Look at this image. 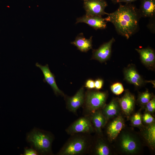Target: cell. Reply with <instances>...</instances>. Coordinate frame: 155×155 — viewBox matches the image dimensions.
<instances>
[{
  "label": "cell",
  "mask_w": 155,
  "mask_h": 155,
  "mask_svg": "<svg viewBox=\"0 0 155 155\" xmlns=\"http://www.w3.org/2000/svg\"><path fill=\"white\" fill-rule=\"evenodd\" d=\"M119 3L117 9L108 13L104 20L113 25L118 34L128 39L138 30L141 17L139 9L135 5L131 3Z\"/></svg>",
  "instance_id": "obj_1"
},
{
  "label": "cell",
  "mask_w": 155,
  "mask_h": 155,
  "mask_svg": "<svg viewBox=\"0 0 155 155\" xmlns=\"http://www.w3.org/2000/svg\"><path fill=\"white\" fill-rule=\"evenodd\" d=\"M54 136L49 132L34 128L26 135V141L40 155L52 154Z\"/></svg>",
  "instance_id": "obj_2"
},
{
  "label": "cell",
  "mask_w": 155,
  "mask_h": 155,
  "mask_svg": "<svg viewBox=\"0 0 155 155\" xmlns=\"http://www.w3.org/2000/svg\"><path fill=\"white\" fill-rule=\"evenodd\" d=\"M57 153L59 155H78L85 154L88 147V141L85 136L72 135Z\"/></svg>",
  "instance_id": "obj_3"
},
{
  "label": "cell",
  "mask_w": 155,
  "mask_h": 155,
  "mask_svg": "<svg viewBox=\"0 0 155 155\" xmlns=\"http://www.w3.org/2000/svg\"><path fill=\"white\" fill-rule=\"evenodd\" d=\"M107 96L105 92L88 90L85 94L84 105L88 111L93 113L104 106Z\"/></svg>",
  "instance_id": "obj_4"
},
{
  "label": "cell",
  "mask_w": 155,
  "mask_h": 155,
  "mask_svg": "<svg viewBox=\"0 0 155 155\" xmlns=\"http://www.w3.org/2000/svg\"><path fill=\"white\" fill-rule=\"evenodd\" d=\"M93 130L90 118L87 116L81 117L73 123L66 129V131L72 135L78 133H88Z\"/></svg>",
  "instance_id": "obj_5"
},
{
  "label": "cell",
  "mask_w": 155,
  "mask_h": 155,
  "mask_svg": "<svg viewBox=\"0 0 155 155\" xmlns=\"http://www.w3.org/2000/svg\"><path fill=\"white\" fill-rule=\"evenodd\" d=\"M108 6L105 0H88L84 1V7L86 14L92 16H102L108 13L105 11Z\"/></svg>",
  "instance_id": "obj_6"
},
{
  "label": "cell",
  "mask_w": 155,
  "mask_h": 155,
  "mask_svg": "<svg viewBox=\"0 0 155 155\" xmlns=\"http://www.w3.org/2000/svg\"><path fill=\"white\" fill-rule=\"evenodd\" d=\"M115 41L114 38H112L98 49L93 50L91 59L97 60L101 63L108 60L111 57L112 45Z\"/></svg>",
  "instance_id": "obj_7"
},
{
  "label": "cell",
  "mask_w": 155,
  "mask_h": 155,
  "mask_svg": "<svg viewBox=\"0 0 155 155\" xmlns=\"http://www.w3.org/2000/svg\"><path fill=\"white\" fill-rule=\"evenodd\" d=\"M85 94L83 86L71 97L66 98V107L70 111L76 113L77 110L84 105L85 102Z\"/></svg>",
  "instance_id": "obj_8"
},
{
  "label": "cell",
  "mask_w": 155,
  "mask_h": 155,
  "mask_svg": "<svg viewBox=\"0 0 155 155\" xmlns=\"http://www.w3.org/2000/svg\"><path fill=\"white\" fill-rule=\"evenodd\" d=\"M36 66L39 67L42 71L44 76L43 81L46 82L52 89L56 95L64 96V94L58 87L56 83L54 75L51 71L48 65H42L38 63H36Z\"/></svg>",
  "instance_id": "obj_9"
},
{
  "label": "cell",
  "mask_w": 155,
  "mask_h": 155,
  "mask_svg": "<svg viewBox=\"0 0 155 155\" xmlns=\"http://www.w3.org/2000/svg\"><path fill=\"white\" fill-rule=\"evenodd\" d=\"M106 22L102 16H92L86 14L76 19V24L84 23L95 30L104 29L106 27Z\"/></svg>",
  "instance_id": "obj_10"
},
{
  "label": "cell",
  "mask_w": 155,
  "mask_h": 155,
  "mask_svg": "<svg viewBox=\"0 0 155 155\" xmlns=\"http://www.w3.org/2000/svg\"><path fill=\"white\" fill-rule=\"evenodd\" d=\"M139 53L142 63L149 68H153L155 66V54L154 50L151 48L136 49Z\"/></svg>",
  "instance_id": "obj_11"
},
{
  "label": "cell",
  "mask_w": 155,
  "mask_h": 155,
  "mask_svg": "<svg viewBox=\"0 0 155 155\" xmlns=\"http://www.w3.org/2000/svg\"><path fill=\"white\" fill-rule=\"evenodd\" d=\"M124 74L125 79L135 86L140 87L144 84L143 80L133 66L131 65L125 69Z\"/></svg>",
  "instance_id": "obj_12"
},
{
  "label": "cell",
  "mask_w": 155,
  "mask_h": 155,
  "mask_svg": "<svg viewBox=\"0 0 155 155\" xmlns=\"http://www.w3.org/2000/svg\"><path fill=\"white\" fill-rule=\"evenodd\" d=\"M119 104L124 113L129 115L133 111L135 104L134 96L127 90H126L124 95L118 100Z\"/></svg>",
  "instance_id": "obj_13"
},
{
  "label": "cell",
  "mask_w": 155,
  "mask_h": 155,
  "mask_svg": "<svg viewBox=\"0 0 155 155\" xmlns=\"http://www.w3.org/2000/svg\"><path fill=\"white\" fill-rule=\"evenodd\" d=\"M139 11L141 17L155 18V0H140Z\"/></svg>",
  "instance_id": "obj_14"
},
{
  "label": "cell",
  "mask_w": 155,
  "mask_h": 155,
  "mask_svg": "<svg viewBox=\"0 0 155 155\" xmlns=\"http://www.w3.org/2000/svg\"><path fill=\"white\" fill-rule=\"evenodd\" d=\"M124 126V121L120 116L116 118L109 124L107 129V133L111 140L115 139L117 136Z\"/></svg>",
  "instance_id": "obj_15"
},
{
  "label": "cell",
  "mask_w": 155,
  "mask_h": 155,
  "mask_svg": "<svg viewBox=\"0 0 155 155\" xmlns=\"http://www.w3.org/2000/svg\"><path fill=\"white\" fill-rule=\"evenodd\" d=\"M92 36L89 38H86L82 33L79 34L71 44L75 46L82 52H86L92 49Z\"/></svg>",
  "instance_id": "obj_16"
},
{
  "label": "cell",
  "mask_w": 155,
  "mask_h": 155,
  "mask_svg": "<svg viewBox=\"0 0 155 155\" xmlns=\"http://www.w3.org/2000/svg\"><path fill=\"white\" fill-rule=\"evenodd\" d=\"M121 146L123 150L128 153H133L138 149L137 143L129 135L124 134L121 139Z\"/></svg>",
  "instance_id": "obj_17"
},
{
  "label": "cell",
  "mask_w": 155,
  "mask_h": 155,
  "mask_svg": "<svg viewBox=\"0 0 155 155\" xmlns=\"http://www.w3.org/2000/svg\"><path fill=\"white\" fill-rule=\"evenodd\" d=\"M118 100L114 99L103 107L102 113L106 119L116 115L119 110Z\"/></svg>",
  "instance_id": "obj_18"
},
{
  "label": "cell",
  "mask_w": 155,
  "mask_h": 155,
  "mask_svg": "<svg viewBox=\"0 0 155 155\" xmlns=\"http://www.w3.org/2000/svg\"><path fill=\"white\" fill-rule=\"evenodd\" d=\"M90 119L96 131L100 133L102 128L105 125L106 121V119L102 111L98 110L93 112Z\"/></svg>",
  "instance_id": "obj_19"
},
{
  "label": "cell",
  "mask_w": 155,
  "mask_h": 155,
  "mask_svg": "<svg viewBox=\"0 0 155 155\" xmlns=\"http://www.w3.org/2000/svg\"><path fill=\"white\" fill-rule=\"evenodd\" d=\"M145 138L150 146L154 147L155 144V125L152 124L148 126L144 133Z\"/></svg>",
  "instance_id": "obj_20"
},
{
  "label": "cell",
  "mask_w": 155,
  "mask_h": 155,
  "mask_svg": "<svg viewBox=\"0 0 155 155\" xmlns=\"http://www.w3.org/2000/svg\"><path fill=\"white\" fill-rule=\"evenodd\" d=\"M95 152L98 155H108L110 150L108 147L103 142L98 141L95 148Z\"/></svg>",
  "instance_id": "obj_21"
},
{
  "label": "cell",
  "mask_w": 155,
  "mask_h": 155,
  "mask_svg": "<svg viewBox=\"0 0 155 155\" xmlns=\"http://www.w3.org/2000/svg\"><path fill=\"white\" fill-rule=\"evenodd\" d=\"M152 96L147 90L140 94L139 96L138 101L142 104H146L152 99Z\"/></svg>",
  "instance_id": "obj_22"
},
{
  "label": "cell",
  "mask_w": 155,
  "mask_h": 155,
  "mask_svg": "<svg viewBox=\"0 0 155 155\" xmlns=\"http://www.w3.org/2000/svg\"><path fill=\"white\" fill-rule=\"evenodd\" d=\"M111 89L112 92L117 95L121 94L124 90L122 84L120 82H117L113 84L111 86Z\"/></svg>",
  "instance_id": "obj_23"
},
{
  "label": "cell",
  "mask_w": 155,
  "mask_h": 155,
  "mask_svg": "<svg viewBox=\"0 0 155 155\" xmlns=\"http://www.w3.org/2000/svg\"><path fill=\"white\" fill-rule=\"evenodd\" d=\"M131 120L132 124L134 126H139L142 124V117L139 113H137L134 115Z\"/></svg>",
  "instance_id": "obj_24"
},
{
  "label": "cell",
  "mask_w": 155,
  "mask_h": 155,
  "mask_svg": "<svg viewBox=\"0 0 155 155\" xmlns=\"http://www.w3.org/2000/svg\"><path fill=\"white\" fill-rule=\"evenodd\" d=\"M22 155H39V154L35 150L31 147L30 148H25L24 153Z\"/></svg>",
  "instance_id": "obj_25"
},
{
  "label": "cell",
  "mask_w": 155,
  "mask_h": 155,
  "mask_svg": "<svg viewBox=\"0 0 155 155\" xmlns=\"http://www.w3.org/2000/svg\"><path fill=\"white\" fill-rule=\"evenodd\" d=\"M143 119L146 123L149 124L152 123L154 121V119L150 114L146 113L144 115Z\"/></svg>",
  "instance_id": "obj_26"
},
{
  "label": "cell",
  "mask_w": 155,
  "mask_h": 155,
  "mask_svg": "<svg viewBox=\"0 0 155 155\" xmlns=\"http://www.w3.org/2000/svg\"><path fill=\"white\" fill-rule=\"evenodd\" d=\"M85 87L90 89L95 88L94 81L91 79L88 80L85 83Z\"/></svg>",
  "instance_id": "obj_27"
},
{
  "label": "cell",
  "mask_w": 155,
  "mask_h": 155,
  "mask_svg": "<svg viewBox=\"0 0 155 155\" xmlns=\"http://www.w3.org/2000/svg\"><path fill=\"white\" fill-rule=\"evenodd\" d=\"M95 82V88L99 90L101 89L103 86L104 81L103 80L101 79H98L96 80Z\"/></svg>",
  "instance_id": "obj_28"
},
{
  "label": "cell",
  "mask_w": 155,
  "mask_h": 155,
  "mask_svg": "<svg viewBox=\"0 0 155 155\" xmlns=\"http://www.w3.org/2000/svg\"><path fill=\"white\" fill-rule=\"evenodd\" d=\"M112 2L114 3H121L122 2H124L126 3H131L132 2L135 1L137 0H111Z\"/></svg>",
  "instance_id": "obj_29"
},
{
  "label": "cell",
  "mask_w": 155,
  "mask_h": 155,
  "mask_svg": "<svg viewBox=\"0 0 155 155\" xmlns=\"http://www.w3.org/2000/svg\"><path fill=\"white\" fill-rule=\"evenodd\" d=\"M146 109L147 111L149 112H153L155 110V105Z\"/></svg>",
  "instance_id": "obj_30"
},
{
  "label": "cell",
  "mask_w": 155,
  "mask_h": 155,
  "mask_svg": "<svg viewBox=\"0 0 155 155\" xmlns=\"http://www.w3.org/2000/svg\"><path fill=\"white\" fill-rule=\"evenodd\" d=\"M83 0V1H87V0Z\"/></svg>",
  "instance_id": "obj_31"
}]
</instances>
